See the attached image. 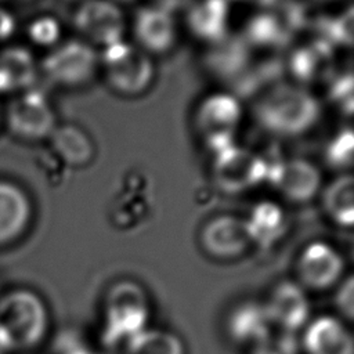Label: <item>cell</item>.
Returning <instances> with one entry per match:
<instances>
[{
	"instance_id": "cell-6",
	"label": "cell",
	"mask_w": 354,
	"mask_h": 354,
	"mask_svg": "<svg viewBox=\"0 0 354 354\" xmlns=\"http://www.w3.org/2000/svg\"><path fill=\"white\" fill-rule=\"evenodd\" d=\"M98 66L100 57L95 48L80 39L57 44L41 65L46 77L62 87H79L88 83Z\"/></svg>"
},
{
	"instance_id": "cell-20",
	"label": "cell",
	"mask_w": 354,
	"mask_h": 354,
	"mask_svg": "<svg viewBox=\"0 0 354 354\" xmlns=\"http://www.w3.org/2000/svg\"><path fill=\"white\" fill-rule=\"evenodd\" d=\"M54 153L68 166L83 167L94 159V144L88 134L75 124L55 126L48 137Z\"/></svg>"
},
{
	"instance_id": "cell-7",
	"label": "cell",
	"mask_w": 354,
	"mask_h": 354,
	"mask_svg": "<svg viewBox=\"0 0 354 354\" xmlns=\"http://www.w3.org/2000/svg\"><path fill=\"white\" fill-rule=\"evenodd\" d=\"M105 336L111 343L129 340L142 329L148 318L145 293L131 282L113 286L106 299Z\"/></svg>"
},
{
	"instance_id": "cell-25",
	"label": "cell",
	"mask_w": 354,
	"mask_h": 354,
	"mask_svg": "<svg viewBox=\"0 0 354 354\" xmlns=\"http://www.w3.org/2000/svg\"><path fill=\"white\" fill-rule=\"evenodd\" d=\"M127 354H184L181 340L171 332L142 329L126 342Z\"/></svg>"
},
{
	"instance_id": "cell-23",
	"label": "cell",
	"mask_w": 354,
	"mask_h": 354,
	"mask_svg": "<svg viewBox=\"0 0 354 354\" xmlns=\"http://www.w3.org/2000/svg\"><path fill=\"white\" fill-rule=\"evenodd\" d=\"M322 206L329 218L351 227L354 221V180L350 173L336 177L322 192Z\"/></svg>"
},
{
	"instance_id": "cell-33",
	"label": "cell",
	"mask_w": 354,
	"mask_h": 354,
	"mask_svg": "<svg viewBox=\"0 0 354 354\" xmlns=\"http://www.w3.org/2000/svg\"><path fill=\"white\" fill-rule=\"evenodd\" d=\"M15 29L14 17L4 8L0 7V40L8 39Z\"/></svg>"
},
{
	"instance_id": "cell-8",
	"label": "cell",
	"mask_w": 354,
	"mask_h": 354,
	"mask_svg": "<svg viewBox=\"0 0 354 354\" xmlns=\"http://www.w3.org/2000/svg\"><path fill=\"white\" fill-rule=\"evenodd\" d=\"M6 122L10 133L25 141L48 138L57 126L47 97L33 87L22 91L10 102Z\"/></svg>"
},
{
	"instance_id": "cell-15",
	"label": "cell",
	"mask_w": 354,
	"mask_h": 354,
	"mask_svg": "<svg viewBox=\"0 0 354 354\" xmlns=\"http://www.w3.org/2000/svg\"><path fill=\"white\" fill-rule=\"evenodd\" d=\"M304 348L308 354H354V342L344 324L330 315L315 318L307 328Z\"/></svg>"
},
{
	"instance_id": "cell-10",
	"label": "cell",
	"mask_w": 354,
	"mask_h": 354,
	"mask_svg": "<svg viewBox=\"0 0 354 354\" xmlns=\"http://www.w3.org/2000/svg\"><path fill=\"white\" fill-rule=\"evenodd\" d=\"M267 180L288 201H311L321 189V171L304 158H288L268 165Z\"/></svg>"
},
{
	"instance_id": "cell-36",
	"label": "cell",
	"mask_w": 354,
	"mask_h": 354,
	"mask_svg": "<svg viewBox=\"0 0 354 354\" xmlns=\"http://www.w3.org/2000/svg\"><path fill=\"white\" fill-rule=\"evenodd\" d=\"M111 1L119 4V3H131V1H136V0H111Z\"/></svg>"
},
{
	"instance_id": "cell-16",
	"label": "cell",
	"mask_w": 354,
	"mask_h": 354,
	"mask_svg": "<svg viewBox=\"0 0 354 354\" xmlns=\"http://www.w3.org/2000/svg\"><path fill=\"white\" fill-rule=\"evenodd\" d=\"M230 0H195L187 8V25L194 36L207 41H217L228 35Z\"/></svg>"
},
{
	"instance_id": "cell-28",
	"label": "cell",
	"mask_w": 354,
	"mask_h": 354,
	"mask_svg": "<svg viewBox=\"0 0 354 354\" xmlns=\"http://www.w3.org/2000/svg\"><path fill=\"white\" fill-rule=\"evenodd\" d=\"M325 33L328 35V40L332 44H343L350 46L353 41V11L348 7L342 15L329 21L325 28Z\"/></svg>"
},
{
	"instance_id": "cell-11",
	"label": "cell",
	"mask_w": 354,
	"mask_h": 354,
	"mask_svg": "<svg viewBox=\"0 0 354 354\" xmlns=\"http://www.w3.org/2000/svg\"><path fill=\"white\" fill-rule=\"evenodd\" d=\"M133 35L136 46L149 55L170 51L177 39L173 12L155 4L140 8L134 15Z\"/></svg>"
},
{
	"instance_id": "cell-26",
	"label": "cell",
	"mask_w": 354,
	"mask_h": 354,
	"mask_svg": "<svg viewBox=\"0 0 354 354\" xmlns=\"http://www.w3.org/2000/svg\"><path fill=\"white\" fill-rule=\"evenodd\" d=\"M325 44L321 46H311L297 48L289 59V69L293 76L299 80H311L314 79L319 69L322 68L324 58H325Z\"/></svg>"
},
{
	"instance_id": "cell-4",
	"label": "cell",
	"mask_w": 354,
	"mask_h": 354,
	"mask_svg": "<svg viewBox=\"0 0 354 354\" xmlns=\"http://www.w3.org/2000/svg\"><path fill=\"white\" fill-rule=\"evenodd\" d=\"M242 120V105L231 93H213L205 97L194 116L198 134L214 153L231 147Z\"/></svg>"
},
{
	"instance_id": "cell-18",
	"label": "cell",
	"mask_w": 354,
	"mask_h": 354,
	"mask_svg": "<svg viewBox=\"0 0 354 354\" xmlns=\"http://www.w3.org/2000/svg\"><path fill=\"white\" fill-rule=\"evenodd\" d=\"M207 65L221 79H238L250 62V47L242 36H230L210 43Z\"/></svg>"
},
{
	"instance_id": "cell-14",
	"label": "cell",
	"mask_w": 354,
	"mask_h": 354,
	"mask_svg": "<svg viewBox=\"0 0 354 354\" xmlns=\"http://www.w3.org/2000/svg\"><path fill=\"white\" fill-rule=\"evenodd\" d=\"M271 324L292 332L304 325L310 313V303L304 290L295 282H281L266 304Z\"/></svg>"
},
{
	"instance_id": "cell-3",
	"label": "cell",
	"mask_w": 354,
	"mask_h": 354,
	"mask_svg": "<svg viewBox=\"0 0 354 354\" xmlns=\"http://www.w3.org/2000/svg\"><path fill=\"white\" fill-rule=\"evenodd\" d=\"M100 65L106 84L122 95H140L153 82L155 66L151 55L123 40L104 48Z\"/></svg>"
},
{
	"instance_id": "cell-1",
	"label": "cell",
	"mask_w": 354,
	"mask_h": 354,
	"mask_svg": "<svg viewBox=\"0 0 354 354\" xmlns=\"http://www.w3.org/2000/svg\"><path fill=\"white\" fill-rule=\"evenodd\" d=\"M256 123L278 137H299L310 131L321 116L318 98L297 83L278 82L263 90L253 104Z\"/></svg>"
},
{
	"instance_id": "cell-35",
	"label": "cell",
	"mask_w": 354,
	"mask_h": 354,
	"mask_svg": "<svg viewBox=\"0 0 354 354\" xmlns=\"http://www.w3.org/2000/svg\"><path fill=\"white\" fill-rule=\"evenodd\" d=\"M238 1H246V3H252L260 7H268L271 4H274L277 0H238Z\"/></svg>"
},
{
	"instance_id": "cell-24",
	"label": "cell",
	"mask_w": 354,
	"mask_h": 354,
	"mask_svg": "<svg viewBox=\"0 0 354 354\" xmlns=\"http://www.w3.org/2000/svg\"><path fill=\"white\" fill-rule=\"evenodd\" d=\"M286 37V29L282 22L270 12L253 15L245 29L242 39L249 47H275Z\"/></svg>"
},
{
	"instance_id": "cell-5",
	"label": "cell",
	"mask_w": 354,
	"mask_h": 354,
	"mask_svg": "<svg viewBox=\"0 0 354 354\" xmlns=\"http://www.w3.org/2000/svg\"><path fill=\"white\" fill-rule=\"evenodd\" d=\"M212 178L227 194H241L267 180L268 163L248 148L232 144L213 155Z\"/></svg>"
},
{
	"instance_id": "cell-30",
	"label": "cell",
	"mask_w": 354,
	"mask_h": 354,
	"mask_svg": "<svg viewBox=\"0 0 354 354\" xmlns=\"http://www.w3.org/2000/svg\"><path fill=\"white\" fill-rule=\"evenodd\" d=\"M330 97L333 101H336L343 111L351 112L353 108V80L351 73L343 75L337 77V80L330 87Z\"/></svg>"
},
{
	"instance_id": "cell-2",
	"label": "cell",
	"mask_w": 354,
	"mask_h": 354,
	"mask_svg": "<svg viewBox=\"0 0 354 354\" xmlns=\"http://www.w3.org/2000/svg\"><path fill=\"white\" fill-rule=\"evenodd\" d=\"M48 314L35 292L17 288L0 296V351L19 353L36 347L46 336Z\"/></svg>"
},
{
	"instance_id": "cell-12",
	"label": "cell",
	"mask_w": 354,
	"mask_h": 354,
	"mask_svg": "<svg viewBox=\"0 0 354 354\" xmlns=\"http://www.w3.org/2000/svg\"><path fill=\"white\" fill-rule=\"evenodd\" d=\"M297 270L304 285L313 289H326L340 278L343 260L333 246L325 242H311L303 249Z\"/></svg>"
},
{
	"instance_id": "cell-31",
	"label": "cell",
	"mask_w": 354,
	"mask_h": 354,
	"mask_svg": "<svg viewBox=\"0 0 354 354\" xmlns=\"http://www.w3.org/2000/svg\"><path fill=\"white\" fill-rule=\"evenodd\" d=\"M253 354H297V350L295 342L289 336L278 339L267 337L256 344Z\"/></svg>"
},
{
	"instance_id": "cell-17",
	"label": "cell",
	"mask_w": 354,
	"mask_h": 354,
	"mask_svg": "<svg viewBox=\"0 0 354 354\" xmlns=\"http://www.w3.org/2000/svg\"><path fill=\"white\" fill-rule=\"evenodd\" d=\"M30 214L32 207L26 194L11 183L0 181V246L24 234Z\"/></svg>"
},
{
	"instance_id": "cell-21",
	"label": "cell",
	"mask_w": 354,
	"mask_h": 354,
	"mask_svg": "<svg viewBox=\"0 0 354 354\" xmlns=\"http://www.w3.org/2000/svg\"><path fill=\"white\" fill-rule=\"evenodd\" d=\"M245 224L252 242L270 246L283 235L286 230V216L277 203L261 202L253 207Z\"/></svg>"
},
{
	"instance_id": "cell-32",
	"label": "cell",
	"mask_w": 354,
	"mask_h": 354,
	"mask_svg": "<svg viewBox=\"0 0 354 354\" xmlns=\"http://www.w3.org/2000/svg\"><path fill=\"white\" fill-rule=\"evenodd\" d=\"M336 304L344 315H347L348 318H353V315H354V285H353L351 277H348L346 279V282L340 286V289L336 295Z\"/></svg>"
},
{
	"instance_id": "cell-13",
	"label": "cell",
	"mask_w": 354,
	"mask_h": 354,
	"mask_svg": "<svg viewBox=\"0 0 354 354\" xmlns=\"http://www.w3.org/2000/svg\"><path fill=\"white\" fill-rule=\"evenodd\" d=\"M202 246L214 257L230 259L241 254L252 242L245 220L224 214L212 218L202 230Z\"/></svg>"
},
{
	"instance_id": "cell-37",
	"label": "cell",
	"mask_w": 354,
	"mask_h": 354,
	"mask_svg": "<svg viewBox=\"0 0 354 354\" xmlns=\"http://www.w3.org/2000/svg\"><path fill=\"white\" fill-rule=\"evenodd\" d=\"M0 354H3V353H1V351H0Z\"/></svg>"
},
{
	"instance_id": "cell-22",
	"label": "cell",
	"mask_w": 354,
	"mask_h": 354,
	"mask_svg": "<svg viewBox=\"0 0 354 354\" xmlns=\"http://www.w3.org/2000/svg\"><path fill=\"white\" fill-rule=\"evenodd\" d=\"M271 319L266 306L257 303H245L230 315L228 329L231 335L241 342H254L256 344L268 337Z\"/></svg>"
},
{
	"instance_id": "cell-19",
	"label": "cell",
	"mask_w": 354,
	"mask_h": 354,
	"mask_svg": "<svg viewBox=\"0 0 354 354\" xmlns=\"http://www.w3.org/2000/svg\"><path fill=\"white\" fill-rule=\"evenodd\" d=\"M36 76V62L26 48L12 46L0 51V93L29 90Z\"/></svg>"
},
{
	"instance_id": "cell-27",
	"label": "cell",
	"mask_w": 354,
	"mask_h": 354,
	"mask_svg": "<svg viewBox=\"0 0 354 354\" xmlns=\"http://www.w3.org/2000/svg\"><path fill=\"white\" fill-rule=\"evenodd\" d=\"M353 131L350 127L339 131L326 145L325 158L330 167L346 169L353 165Z\"/></svg>"
},
{
	"instance_id": "cell-9",
	"label": "cell",
	"mask_w": 354,
	"mask_h": 354,
	"mask_svg": "<svg viewBox=\"0 0 354 354\" xmlns=\"http://www.w3.org/2000/svg\"><path fill=\"white\" fill-rule=\"evenodd\" d=\"M73 25L82 40L102 48L123 40L126 22L119 4L111 0H84L73 15Z\"/></svg>"
},
{
	"instance_id": "cell-29",
	"label": "cell",
	"mask_w": 354,
	"mask_h": 354,
	"mask_svg": "<svg viewBox=\"0 0 354 354\" xmlns=\"http://www.w3.org/2000/svg\"><path fill=\"white\" fill-rule=\"evenodd\" d=\"M32 41L40 46H48L57 43L59 37V25L54 18L41 17L35 19L28 29Z\"/></svg>"
},
{
	"instance_id": "cell-34",
	"label": "cell",
	"mask_w": 354,
	"mask_h": 354,
	"mask_svg": "<svg viewBox=\"0 0 354 354\" xmlns=\"http://www.w3.org/2000/svg\"><path fill=\"white\" fill-rule=\"evenodd\" d=\"M195 0H153V4L162 7L170 12H174L181 8H188Z\"/></svg>"
}]
</instances>
